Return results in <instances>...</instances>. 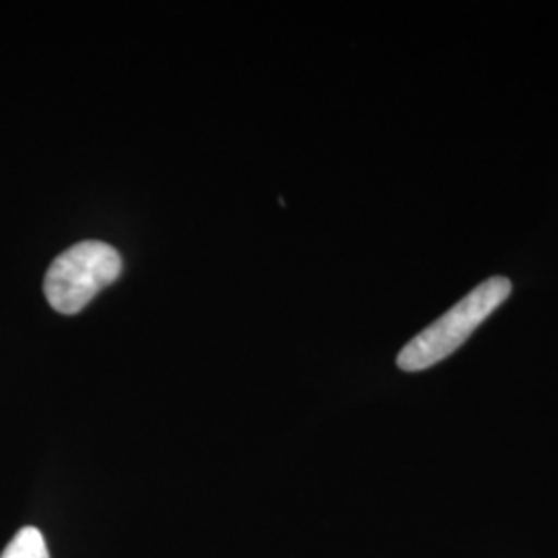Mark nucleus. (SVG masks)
Masks as SVG:
<instances>
[{"label":"nucleus","mask_w":558,"mask_h":558,"mask_svg":"<svg viewBox=\"0 0 558 558\" xmlns=\"http://www.w3.org/2000/svg\"><path fill=\"white\" fill-rule=\"evenodd\" d=\"M120 274L122 259L117 248L100 240H85L52 260L44 279V294L60 315H75Z\"/></svg>","instance_id":"obj_2"},{"label":"nucleus","mask_w":558,"mask_h":558,"mask_svg":"<svg viewBox=\"0 0 558 558\" xmlns=\"http://www.w3.org/2000/svg\"><path fill=\"white\" fill-rule=\"evenodd\" d=\"M0 558H50V553L38 527H23L9 542Z\"/></svg>","instance_id":"obj_3"},{"label":"nucleus","mask_w":558,"mask_h":558,"mask_svg":"<svg viewBox=\"0 0 558 558\" xmlns=\"http://www.w3.org/2000/svg\"><path fill=\"white\" fill-rule=\"evenodd\" d=\"M511 292L513 286L507 278L497 276L482 281L478 288L459 300L456 306H451L399 352V368L405 373H418L449 359L511 296Z\"/></svg>","instance_id":"obj_1"}]
</instances>
